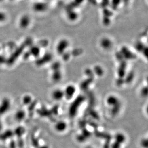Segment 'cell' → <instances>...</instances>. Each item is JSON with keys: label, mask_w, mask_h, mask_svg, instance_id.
<instances>
[{"label": "cell", "mask_w": 148, "mask_h": 148, "mask_svg": "<svg viewBox=\"0 0 148 148\" xmlns=\"http://www.w3.org/2000/svg\"><path fill=\"white\" fill-rule=\"evenodd\" d=\"M30 18L27 15L22 16L20 20V25L22 28H25L29 26L30 23Z\"/></svg>", "instance_id": "obj_1"}, {"label": "cell", "mask_w": 148, "mask_h": 148, "mask_svg": "<svg viewBox=\"0 0 148 148\" xmlns=\"http://www.w3.org/2000/svg\"><path fill=\"white\" fill-rule=\"evenodd\" d=\"M33 9L37 12L43 11L46 9V5L42 3H36L33 5Z\"/></svg>", "instance_id": "obj_2"}, {"label": "cell", "mask_w": 148, "mask_h": 148, "mask_svg": "<svg viewBox=\"0 0 148 148\" xmlns=\"http://www.w3.org/2000/svg\"><path fill=\"white\" fill-rule=\"evenodd\" d=\"M6 16L3 12L0 11V22L4 21L5 20Z\"/></svg>", "instance_id": "obj_4"}, {"label": "cell", "mask_w": 148, "mask_h": 148, "mask_svg": "<svg viewBox=\"0 0 148 148\" xmlns=\"http://www.w3.org/2000/svg\"><path fill=\"white\" fill-rule=\"evenodd\" d=\"M57 130L58 131H62L65 130L66 125L65 124L63 123H60L59 124H58L57 125Z\"/></svg>", "instance_id": "obj_3"}, {"label": "cell", "mask_w": 148, "mask_h": 148, "mask_svg": "<svg viewBox=\"0 0 148 148\" xmlns=\"http://www.w3.org/2000/svg\"><path fill=\"white\" fill-rule=\"evenodd\" d=\"M141 145L143 146V147H144V148H147V146H148V141H147V139L143 140V141H141Z\"/></svg>", "instance_id": "obj_5"}, {"label": "cell", "mask_w": 148, "mask_h": 148, "mask_svg": "<svg viewBox=\"0 0 148 148\" xmlns=\"http://www.w3.org/2000/svg\"><path fill=\"white\" fill-rule=\"evenodd\" d=\"M3 0H0V2H1V1H3Z\"/></svg>", "instance_id": "obj_6"}]
</instances>
